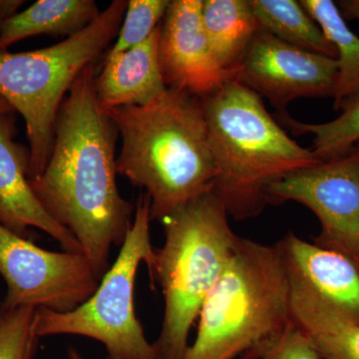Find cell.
I'll return each instance as SVG.
<instances>
[{
  "instance_id": "6",
  "label": "cell",
  "mask_w": 359,
  "mask_h": 359,
  "mask_svg": "<svg viewBox=\"0 0 359 359\" xmlns=\"http://www.w3.org/2000/svg\"><path fill=\"white\" fill-rule=\"evenodd\" d=\"M126 7L127 0H114L81 32L47 48L0 51V95L25 119L29 180L40 176L48 163L66 95L80 73L117 36Z\"/></svg>"
},
{
  "instance_id": "11",
  "label": "cell",
  "mask_w": 359,
  "mask_h": 359,
  "mask_svg": "<svg viewBox=\"0 0 359 359\" xmlns=\"http://www.w3.org/2000/svg\"><path fill=\"white\" fill-rule=\"evenodd\" d=\"M203 0H173L160 25L158 56L168 88L184 90L205 98L229 80L205 35Z\"/></svg>"
},
{
  "instance_id": "4",
  "label": "cell",
  "mask_w": 359,
  "mask_h": 359,
  "mask_svg": "<svg viewBox=\"0 0 359 359\" xmlns=\"http://www.w3.org/2000/svg\"><path fill=\"white\" fill-rule=\"evenodd\" d=\"M228 212L212 191L180 208L162 222L165 243L155 249L149 271L165 299L158 359H184L191 327L219 282L242 238L231 230Z\"/></svg>"
},
{
  "instance_id": "3",
  "label": "cell",
  "mask_w": 359,
  "mask_h": 359,
  "mask_svg": "<svg viewBox=\"0 0 359 359\" xmlns=\"http://www.w3.org/2000/svg\"><path fill=\"white\" fill-rule=\"evenodd\" d=\"M202 100L216 168L212 191L237 221L264 211L273 184L323 161L292 140L261 97L237 80Z\"/></svg>"
},
{
  "instance_id": "10",
  "label": "cell",
  "mask_w": 359,
  "mask_h": 359,
  "mask_svg": "<svg viewBox=\"0 0 359 359\" xmlns=\"http://www.w3.org/2000/svg\"><path fill=\"white\" fill-rule=\"evenodd\" d=\"M337 72V59L304 50L259 30L233 80L268 99L282 113L302 97L332 98Z\"/></svg>"
},
{
  "instance_id": "8",
  "label": "cell",
  "mask_w": 359,
  "mask_h": 359,
  "mask_svg": "<svg viewBox=\"0 0 359 359\" xmlns=\"http://www.w3.org/2000/svg\"><path fill=\"white\" fill-rule=\"evenodd\" d=\"M0 275L4 309H46L68 313L96 292L100 278L84 254L50 252L0 224Z\"/></svg>"
},
{
  "instance_id": "21",
  "label": "cell",
  "mask_w": 359,
  "mask_h": 359,
  "mask_svg": "<svg viewBox=\"0 0 359 359\" xmlns=\"http://www.w3.org/2000/svg\"><path fill=\"white\" fill-rule=\"evenodd\" d=\"M169 0H128L117 41L108 54L121 53L141 44L162 22Z\"/></svg>"
},
{
  "instance_id": "12",
  "label": "cell",
  "mask_w": 359,
  "mask_h": 359,
  "mask_svg": "<svg viewBox=\"0 0 359 359\" xmlns=\"http://www.w3.org/2000/svg\"><path fill=\"white\" fill-rule=\"evenodd\" d=\"M13 114H0V224L25 238L36 228L57 241L65 252L83 254L74 236L44 209L28 178L29 156L13 141Z\"/></svg>"
},
{
  "instance_id": "24",
  "label": "cell",
  "mask_w": 359,
  "mask_h": 359,
  "mask_svg": "<svg viewBox=\"0 0 359 359\" xmlns=\"http://www.w3.org/2000/svg\"><path fill=\"white\" fill-rule=\"evenodd\" d=\"M337 6L344 20L359 21V0H340Z\"/></svg>"
},
{
  "instance_id": "14",
  "label": "cell",
  "mask_w": 359,
  "mask_h": 359,
  "mask_svg": "<svg viewBox=\"0 0 359 359\" xmlns=\"http://www.w3.org/2000/svg\"><path fill=\"white\" fill-rule=\"evenodd\" d=\"M159 39L160 25L141 44L121 53L107 54L94 83L104 111L148 105L167 91L158 56Z\"/></svg>"
},
{
  "instance_id": "27",
  "label": "cell",
  "mask_w": 359,
  "mask_h": 359,
  "mask_svg": "<svg viewBox=\"0 0 359 359\" xmlns=\"http://www.w3.org/2000/svg\"><path fill=\"white\" fill-rule=\"evenodd\" d=\"M68 359H84L81 354L74 347L68 348Z\"/></svg>"
},
{
  "instance_id": "26",
  "label": "cell",
  "mask_w": 359,
  "mask_h": 359,
  "mask_svg": "<svg viewBox=\"0 0 359 359\" xmlns=\"http://www.w3.org/2000/svg\"><path fill=\"white\" fill-rule=\"evenodd\" d=\"M13 111L11 104L0 95V114H13Z\"/></svg>"
},
{
  "instance_id": "9",
  "label": "cell",
  "mask_w": 359,
  "mask_h": 359,
  "mask_svg": "<svg viewBox=\"0 0 359 359\" xmlns=\"http://www.w3.org/2000/svg\"><path fill=\"white\" fill-rule=\"evenodd\" d=\"M294 201L318 217L314 245L347 257L359 271V143L346 154L287 175L269 190V205Z\"/></svg>"
},
{
  "instance_id": "19",
  "label": "cell",
  "mask_w": 359,
  "mask_h": 359,
  "mask_svg": "<svg viewBox=\"0 0 359 359\" xmlns=\"http://www.w3.org/2000/svg\"><path fill=\"white\" fill-rule=\"evenodd\" d=\"M259 30L290 45L337 59L334 45L299 1L250 0Z\"/></svg>"
},
{
  "instance_id": "13",
  "label": "cell",
  "mask_w": 359,
  "mask_h": 359,
  "mask_svg": "<svg viewBox=\"0 0 359 359\" xmlns=\"http://www.w3.org/2000/svg\"><path fill=\"white\" fill-rule=\"evenodd\" d=\"M290 285L359 325V271L347 257L287 233L276 243Z\"/></svg>"
},
{
  "instance_id": "23",
  "label": "cell",
  "mask_w": 359,
  "mask_h": 359,
  "mask_svg": "<svg viewBox=\"0 0 359 359\" xmlns=\"http://www.w3.org/2000/svg\"><path fill=\"white\" fill-rule=\"evenodd\" d=\"M250 359H323L306 334L292 321Z\"/></svg>"
},
{
  "instance_id": "1",
  "label": "cell",
  "mask_w": 359,
  "mask_h": 359,
  "mask_svg": "<svg viewBox=\"0 0 359 359\" xmlns=\"http://www.w3.org/2000/svg\"><path fill=\"white\" fill-rule=\"evenodd\" d=\"M90 65L66 95L44 171L29 180L47 212L70 231L102 280L110 252L122 247L134 207L116 183L118 130L99 104L95 66Z\"/></svg>"
},
{
  "instance_id": "22",
  "label": "cell",
  "mask_w": 359,
  "mask_h": 359,
  "mask_svg": "<svg viewBox=\"0 0 359 359\" xmlns=\"http://www.w3.org/2000/svg\"><path fill=\"white\" fill-rule=\"evenodd\" d=\"M35 309H4L0 311V359H32L36 346L32 323Z\"/></svg>"
},
{
  "instance_id": "2",
  "label": "cell",
  "mask_w": 359,
  "mask_h": 359,
  "mask_svg": "<svg viewBox=\"0 0 359 359\" xmlns=\"http://www.w3.org/2000/svg\"><path fill=\"white\" fill-rule=\"evenodd\" d=\"M105 112L122 139L118 174L145 190L152 219L162 223L212 191L216 168L202 98L168 88L148 105Z\"/></svg>"
},
{
  "instance_id": "7",
  "label": "cell",
  "mask_w": 359,
  "mask_h": 359,
  "mask_svg": "<svg viewBox=\"0 0 359 359\" xmlns=\"http://www.w3.org/2000/svg\"><path fill=\"white\" fill-rule=\"evenodd\" d=\"M150 200L141 195L135 219L114 263L104 275L96 292L68 313L35 309L33 334L37 339L71 334L101 342L106 359H158L135 313L134 290L142 263L152 269L155 249L150 235Z\"/></svg>"
},
{
  "instance_id": "17",
  "label": "cell",
  "mask_w": 359,
  "mask_h": 359,
  "mask_svg": "<svg viewBox=\"0 0 359 359\" xmlns=\"http://www.w3.org/2000/svg\"><path fill=\"white\" fill-rule=\"evenodd\" d=\"M93 0H39L25 11L0 22V51L36 35L72 36L98 18Z\"/></svg>"
},
{
  "instance_id": "5",
  "label": "cell",
  "mask_w": 359,
  "mask_h": 359,
  "mask_svg": "<svg viewBox=\"0 0 359 359\" xmlns=\"http://www.w3.org/2000/svg\"><path fill=\"white\" fill-rule=\"evenodd\" d=\"M184 359H250L292 323L290 283L276 245L243 238L199 314Z\"/></svg>"
},
{
  "instance_id": "16",
  "label": "cell",
  "mask_w": 359,
  "mask_h": 359,
  "mask_svg": "<svg viewBox=\"0 0 359 359\" xmlns=\"http://www.w3.org/2000/svg\"><path fill=\"white\" fill-rule=\"evenodd\" d=\"M202 20L212 55L235 79L248 47L259 32L250 0H204Z\"/></svg>"
},
{
  "instance_id": "20",
  "label": "cell",
  "mask_w": 359,
  "mask_h": 359,
  "mask_svg": "<svg viewBox=\"0 0 359 359\" xmlns=\"http://www.w3.org/2000/svg\"><path fill=\"white\" fill-rule=\"evenodd\" d=\"M341 114L320 124L297 121L287 112L278 113V121L295 135H313V151L320 160H330L346 154L359 143V95L347 101Z\"/></svg>"
},
{
  "instance_id": "18",
  "label": "cell",
  "mask_w": 359,
  "mask_h": 359,
  "mask_svg": "<svg viewBox=\"0 0 359 359\" xmlns=\"http://www.w3.org/2000/svg\"><path fill=\"white\" fill-rule=\"evenodd\" d=\"M299 4L334 45L339 72L332 98L334 109L340 111L347 101L359 95V37L349 29L332 0H302Z\"/></svg>"
},
{
  "instance_id": "28",
  "label": "cell",
  "mask_w": 359,
  "mask_h": 359,
  "mask_svg": "<svg viewBox=\"0 0 359 359\" xmlns=\"http://www.w3.org/2000/svg\"><path fill=\"white\" fill-rule=\"evenodd\" d=\"M2 306H0V311H1Z\"/></svg>"
},
{
  "instance_id": "25",
  "label": "cell",
  "mask_w": 359,
  "mask_h": 359,
  "mask_svg": "<svg viewBox=\"0 0 359 359\" xmlns=\"http://www.w3.org/2000/svg\"><path fill=\"white\" fill-rule=\"evenodd\" d=\"M25 4V0H0V22L18 14Z\"/></svg>"
},
{
  "instance_id": "15",
  "label": "cell",
  "mask_w": 359,
  "mask_h": 359,
  "mask_svg": "<svg viewBox=\"0 0 359 359\" xmlns=\"http://www.w3.org/2000/svg\"><path fill=\"white\" fill-rule=\"evenodd\" d=\"M290 313L321 358L359 359L358 323L292 285Z\"/></svg>"
}]
</instances>
